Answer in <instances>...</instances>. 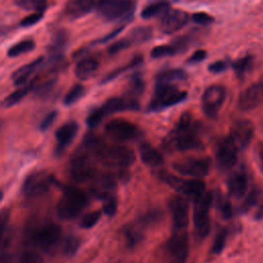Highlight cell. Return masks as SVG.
<instances>
[{
	"instance_id": "9",
	"label": "cell",
	"mask_w": 263,
	"mask_h": 263,
	"mask_svg": "<svg viewBox=\"0 0 263 263\" xmlns=\"http://www.w3.org/2000/svg\"><path fill=\"white\" fill-rule=\"evenodd\" d=\"M90 154L81 145L70 161L71 177L77 182H85L96 176V170L90 161Z\"/></svg>"
},
{
	"instance_id": "34",
	"label": "cell",
	"mask_w": 263,
	"mask_h": 263,
	"mask_svg": "<svg viewBox=\"0 0 263 263\" xmlns=\"http://www.w3.org/2000/svg\"><path fill=\"white\" fill-rule=\"evenodd\" d=\"M14 4L22 9L43 12L47 8V0H13Z\"/></svg>"
},
{
	"instance_id": "28",
	"label": "cell",
	"mask_w": 263,
	"mask_h": 263,
	"mask_svg": "<svg viewBox=\"0 0 263 263\" xmlns=\"http://www.w3.org/2000/svg\"><path fill=\"white\" fill-rule=\"evenodd\" d=\"M99 62L97 59L86 57L81 59L75 66V75L81 80H87L95 75L99 68Z\"/></svg>"
},
{
	"instance_id": "51",
	"label": "cell",
	"mask_w": 263,
	"mask_h": 263,
	"mask_svg": "<svg viewBox=\"0 0 263 263\" xmlns=\"http://www.w3.org/2000/svg\"><path fill=\"white\" fill-rule=\"evenodd\" d=\"M229 64L227 61L225 60H220V61H216L214 63H212L210 66H209V71L212 72V73H215V74H218V73H221V72H224L227 68H228Z\"/></svg>"
},
{
	"instance_id": "55",
	"label": "cell",
	"mask_w": 263,
	"mask_h": 263,
	"mask_svg": "<svg viewBox=\"0 0 263 263\" xmlns=\"http://www.w3.org/2000/svg\"><path fill=\"white\" fill-rule=\"evenodd\" d=\"M255 218H256V220H262L263 219V202L261 203L260 208L258 209V211L255 215Z\"/></svg>"
},
{
	"instance_id": "56",
	"label": "cell",
	"mask_w": 263,
	"mask_h": 263,
	"mask_svg": "<svg viewBox=\"0 0 263 263\" xmlns=\"http://www.w3.org/2000/svg\"><path fill=\"white\" fill-rule=\"evenodd\" d=\"M262 159H263V153H262Z\"/></svg>"
},
{
	"instance_id": "49",
	"label": "cell",
	"mask_w": 263,
	"mask_h": 263,
	"mask_svg": "<svg viewBox=\"0 0 263 263\" xmlns=\"http://www.w3.org/2000/svg\"><path fill=\"white\" fill-rule=\"evenodd\" d=\"M20 263H43L42 257L36 252H25L21 259Z\"/></svg>"
},
{
	"instance_id": "12",
	"label": "cell",
	"mask_w": 263,
	"mask_h": 263,
	"mask_svg": "<svg viewBox=\"0 0 263 263\" xmlns=\"http://www.w3.org/2000/svg\"><path fill=\"white\" fill-rule=\"evenodd\" d=\"M160 178L173 189L186 194V195H194L197 197L201 193L204 192L205 184L203 181L198 179L193 180H184L177 176L171 175L168 173L162 172L160 174Z\"/></svg>"
},
{
	"instance_id": "8",
	"label": "cell",
	"mask_w": 263,
	"mask_h": 263,
	"mask_svg": "<svg viewBox=\"0 0 263 263\" xmlns=\"http://www.w3.org/2000/svg\"><path fill=\"white\" fill-rule=\"evenodd\" d=\"M105 133L110 139L118 143L135 141L141 136V130L135 123L121 118L107 122Z\"/></svg>"
},
{
	"instance_id": "33",
	"label": "cell",
	"mask_w": 263,
	"mask_h": 263,
	"mask_svg": "<svg viewBox=\"0 0 263 263\" xmlns=\"http://www.w3.org/2000/svg\"><path fill=\"white\" fill-rule=\"evenodd\" d=\"M35 48V42L32 39H26L22 40L13 45H11L7 50V55L9 58H15L21 54L30 52Z\"/></svg>"
},
{
	"instance_id": "22",
	"label": "cell",
	"mask_w": 263,
	"mask_h": 263,
	"mask_svg": "<svg viewBox=\"0 0 263 263\" xmlns=\"http://www.w3.org/2000/svg\"><path fill=\"white\" fill-rule=\"evenodd\" d=\"M170 209L173 214L175 229H185L188 226V204L186 200L180 196H175L170 201Z\"/></svg>"
},
{
	"instance_id": "20",
	"label": "cell",
	"mask_w": 263,
	"mask_h": 263,
	"mask_svg": "<svg viewBox=\"0 0 263 263\" xmlns=\"http://www.w3.org/2000/svg\"><path fill=\"white\" fill-rule=\"evenodd\" d=\"M68 34L64 30H57L51 37V40L48 44V62L52 64L60 63L64 57V52L68 45Z\"/></svg>"
},
{
	"instance_id": "43",
	"label": "cell",
	"mask_w": 263,
	"mask_h": 263,
	"mask_svg": "<svg viewBox=\"0 0 263 263\" xmlns=\"http://www.w3.org/2000/svg\"><path fill=\"white\" fill-rule=\"evenodd\" d=\"M54 84H55V79H49V80L39 84L38 86H35V89H34L35 96H37L39 98L48 96L51 92Z\"/></svg>"
},
{
	"instance_id": "24",
	"label": "cell",
	"mask_w": 263,
	"mask_h": 263,
	"mask_svg": "<svg viewBox=\"0 0 263 263\" xmlns=\"http://www.w3.org/2000/svg\"><path fill=\"white\" fill-rule=\"evenodd\" d=\"M43 62H44V58L39 57L36 60L32 61L31 63L16 69L11 75V79L14 85L20 86L25 84L28 81V79L31 77V75H33L42 66Z\"/></svg>"
},
{
	"instance_id": "32",
	"label": "cell",
	"mask_w": 263,
	"mask_h": 263,
	"mask_svg": "<svg viewBox=\"0 0 263 263\" xmlns=\"http://www.w3.org/2000/svg\"><path fill=\"white\" fill-rule=\"evenodd\" d=\"M142 61H143V58H142L141 55L135 57V58L129 62V64H127V65H125V66H122V67H119V68H116V69H114L112 72H110L109 74H107V75L103 78V80L101 81V83H102V84L108 83V82L112 81L113 79H115L117 76H119L121 73H123V72H125V71H127V70H132V69H134V68H137L138 66H140V65L142 64Z\"/></svg>"
},
{
	"instance_id": "44",
	"label": "cell",
	"mask_w": 263,
	"mask_h": 263,
	"mask_svg": "<svg viewBox=\"0 0 263 263\" xmlns=\"http://www.w3.org/2000/svg\"><path fill=\"white\" fill-rule=\"evenodd\" d=\"M130 46H133V43L129 40V38L127 36H125L124 38H121V39L115 41L112 45H110L108 51L110 54H115V53H118L119 51L126 49Z\"/></svg>"
},
{
	"instance_id": "19",
	"label": "cell",
	"mask_w": 263,
	"mask_h": 263,
	"mask_svg": "<svg viewBox=\"0 0 263 263\" xmlns=\"http://www.w3.org/2000/svg\"><path fill=\"white\" fill-rule=\"evenodd\" d=\"M78 123L74 120L67 121L66 123L62 124L55 132V152L58 154L63 153L72 143L74 138L78 133Z\"/></svg>"
},
{
	"instance_id": "36",
	"label": "cell",
	"mask_w": 263,
	"mask_h": 263,
	"mask_svg": "<svg viewBox=\"0 0 263 263\" xmlns=\"http://www.w3.org/2000/svg\"><path fill=\"white\" fill-rule=\"evenodd\" d=\"M253 64V57L248 54L241 57L232 63V68L238 78H242L251 69Z\"/></svg>"
},
{
	"instance_id": "25",
	"label": "cell",
	"mask_w": 263,
	"mask_h": 263,
	"mask_svg": "<svg viewBox=\"0 0 263 263\" xmlns=\"http://www.w3.org/2000/svg\"><path fill=\"white\" fill-rule=\"evenodd\" d=\"M188 40L187 38L183 37L180 38L171 44H163V45H158L154 48H152L150 54L153 59H161V58H166V57H172L178 53L179 51H183L187 47Z\"/></svg>"
},
{
	"instance_id": "31",
	"label": "cell",
	"mask_w": 263,
	"mask_h": 263,
	"mask_svg": "<svg viewBox=\"0 0 263 263\" xmlns=\"http://www.w3.org/2000/svg\"><path fill=\"white\" fill-rule=\"evenodd\" d=\"M33 86H34V81H32L29 84L23 85L22 87L15 89L14 91H12L9 96H7L3 100L2 106L5 107V108H9V107H12V106L18 104L28 95V92L31 89H33Z\"/></svg>"
},
{
	"instance_id": "39",
	"label": "cell",
	"mask_w": 263,
	"mask_h": 263,
	"mask_svg": "<svg viewBox=\"0 0 263 263\" xmlns=\"http://www.w3.org/2000/svg\"><path fill=\"white\" fill-rule=\"evenodd\" d=\"M100 218H101V211L89 212L83 216V218L81 219L80 225H81V227H83L85 229L91 228L98 223Z\"/></svg>"
},
{
	"instance_id": "47",
	"label": "cell",
	"mask_w": 263,
	"mask_h": 263,
	"mask_svg": "<svg viewBox=\"0 0 263 263\" xmlns=\"http://www.w3.org/2000/svg\"><path fill=\"white\" fill-rule=\"evenodd\" d=\"M42 18H43V12H32L31 14L25 16L21 21L20 26L23 28H29L39 23Z\"/></svg>"
},
{
	"instance_id": "15",
	"label": "cell",
	"mask_w": 263,
	"mask_h": 263,
	"mask_svg": "<svg viewBox=\"0 0 263 263\" xmlns=\"http://www.w3.org/2000/svg\"><path fill=\"white\" fill-rule=\"evenodd\" d=\"M239 149L240 148L238 145L230 136L221 139L217 144L216 150V159L218 165L223 170L231 168L236 163Z\"/></svg>"
},
{
	"instance_id": "45",
	"label": "cell",
	"mask_w": 263,
	"mask_h": 263,
	"mask_svg": "<svg viewBox=\"0 0 263 263\" xmlns=\"http://www.w3.org/2000/svg\"><path fill=\"white\" fill-rule=\"evenodd\" d=\"M80 246V240L76 236H69L64 243V253L68 256L74 255Z\"/></svg>"
},
{
	"instance_id": "7",
	"label": "cell",
	"mask_w": 263,
	"mask_h": 263,
	"mask_svg": "<svg viewBox=\"0 0 263 263\" xmlns=\"http://www.w3.org/2000/svg\"><path fill=\"white\" fill-rule=\"evenodd\" d=\"M213 202V195L211 192H203L195 197L193 209V224L194 229L199 238L205 237L211 229L210 223V209Z\"/></svg>"
},
{
	"instance_id": "21",
	"label": "cell",
	"mask_w": 263,
	"mask_h": 263,
	"mask_svg": "<svg viewBox=\"0 0 263 263\" xmlns=\"http://www.w3.org/2000/svg\"><path fill=\"white\" fill-rule=\"evenodd\" d=\"M253 134V123L248 119H238L232 124L229 136L234 140L239 148H243L252 140Z\"/></svg>"
},
{
	"instance_id": "54",
	"label": "cell",
	"mask_w": 263,
	"mask_h": 263,
	"mask_svg": "<svg viewBox=\"0 0 263 263\" xmlns=\"http://www.w3.org/2000/svg\"><path fill=\"white\" fill-rule=\"evenodd\" d=\"M122 29H123V27H119V28H116L115 30H113L112 32H110L108 35H105L104 37H102V38H100V39H98V40H96L92 44H103V43H106V42H108V41H110V40H112L113 38H115L121 31H122Z\"/></svg>"
},
{
	"instance_id": "48",
	"label": "cell",
	"mask_w": 263,
	"mask_h": 263,
	"mask_svg": "<svg viewBox=\"0 0 263 263\" xmlns=\"http://www.w3.org/2000/svg\"><path fill=\"white\" fill-rule=\"evenodd\" d=\"M103 211L106 215H108L110 217L115 215V213L117 211L116 198L113 197V196H110L107 199H105L104 200V205H103Z\"/></svg>"
},
{
	"instance_id": "10",
	"label": "cell",
	"mask_w": 263,
	"mask_h": 263,
	"mask_svg": "<svg viewBox=\"0 0 263 263\" xmlns=\"http://www.w3.org/2000/svg\"><path fill=\"white\" fill-rule=\"evenodd\" d=\"M211 165H212V161L209 157H201V158L190 157V158L176 161L173 164V167L176 172L180 173L181 175L190 176L198 179L209 175Z\"/></svg>"
},
{
	"instance_id": "6",
	"label": "cell",
	"mask_w": 263,
	"mask_h": 263,
	"mask_svg": "<svg viewBox=\"0 0 263 263\" xmlns=\"http://www.w3.org/2000/svg\"><path fill=\"white\" fill-rule=\"evenodd\" d=\"M136 9L135 0H100L97 11L104 20L122 21L133 16Z\"/></svg>"
},
{
	"instance_id": "16",
	"label": "cell",
	"mask_w": 263,
	"mask_h": 263,
	"mask_svg": "<svg viewBox=\"0 0 263 263\" xmlns=\"http://www.w3.org/2000/svg\"><path fill=\"white\" fill-rule=\"evenodd\" d=\"M188 21L189 15L186 11L177 8H171L161 16L159 29L162 33L172 35L184 28L187 25Z\"/></svg>"
},
{
	"instance_id": "26",
	"label": "cell",
	"mask_w": 263,
	"mask_h": 263,
	"mask_svg": "<svg viewBox=\"0 0 263 263\" xmlns=\"http://www.w3.org/2000/svg\"><path fill=\"white\" fill-rule=\"evenodd\" d=\"M228 191L231 196L239 198L245 195L249 186V178L248 175L240 171L236 172L228 180Z\"/></svg>"
},
{
	"instance_id": "42",
	"label": "cell",
	"mask_w": 263,
	"mask_h": 263,
	"mask_svg": "<svg viewBox=\"0 0 263 263\" xmlns=\"http://www.w3.org/2000/svg\"><path fill=\"white\" fill-rule=\"evenodd\" d=\"M226 237H227V232L225 229H222L217 233L215 240L213 242V246H212V252L214 254L218 255L223 251V249L225 247V242H226Z\"/></svg>"
},
{
	"instance_id": "29",
	"label": "cell",
	"mask_w": 263,
	"mask_h": 263,
	"mask_svg": "<svg viewBox=\"0 0 263 263\" xmlns=\"http://www.w3.org/2000/svg\"><path fill=\"white\" fill-rule=\"evenodd\" d=\"M187 78V73L180 69V68H174V69H167L164 71L159 72L156 77V84H172L173 82L177 81H183Z\"/></svg>"
},
{
	"instance_id": "46",
	"label": "cell",
	"mask_w": 263,
	"mask_h": 263,
	"mask_svg": "<svg viewBox=\"0 0 263 263\" xmlns=\"http://www.w3.org/2000/svg\"><path fill=\"white\" fill-rule=\"evenodd\" d=\"M191 20L195 23V24H198V25H201V26H208V25H211L214 23L215 18L213 15L206 13V12H194L192 15H191Z\"/></svg>"
},
{
	"instance_id": "23",
	"label": "cell",
	"mask_w": 263,
	"mask_h": 263,
	"mask_svg": "<svg viewBox=\"0 0 263 263\" xmlns=\"http://www.w3.org/2000/svg\"><path fill=\"white\" fill-rule=\"evenodd\" d=\"M100 0H69L66 7V12L71 18H80L90 12Z\"/></svg>"
},
{
	"instance_id": "40",
	"label": "cell",
	"mask_w": 263,
	"mask_h": 263,
	"mask_svg": "<svg viewBox=\"0 0 263 263\" xmlns=\"http://www.w3.org/2000/svg\"><path fill=\"white\" fill-rule=\"evenodd\" d=\"M124 237H125L127 245L129 247H134L140 241L142 236H141V232H139L138 228H136L134 226H129L124 229Z\"/></svg>"
},
{
	"instance_id": "38",
	"label": "cell",
	"mask_w": 263,
	"mask_h": 263,
	"mask_svg": "<svg viewBox=\"0 0 263 263\" xmlns=\"http://www.w3.org/2000/svg\"><path fill=\"white\" fill-rule=\"evenodd\" d=\"M143 89H144V83H143L141 76L135 75V76H133V79L128 83L127 92L125 96L137 100V97L142 93Z\"/></svg>"
},
{
	"instance_id": "41",
	"label": "cell",
	"mask_w": 263,
	"mask_h": 263,
	"mask_svg": "<svg viewBox=\"0 0 263 263\" xmlns=\"http://www.w3.org/2000/svg\"><path fill=\"white\" fill-rule=\"evenodd\" d=\"M261 195H262V190H261V189H258V188L253 189V190L249 193V195L246 197V199H245V201H243V203H242V205H241V210L246 212V211H248L250 208H252L253 205H255V204L258 202V200H259V198L261 197Z\"/></svg>"
},
{
	"instance_id": "50",
	"label": "cell",
	"mask_w": 263,
	"mask_h": 263,
	"mask_svg": "<svg viewBox=\"0 0 263 263\" xmlns=\"http://www.w3.org/2000/svg\"><path fill=\"white\" fill-rule=\"evenodd\" d=\"M57 115H58V114H57L55 111H51V112L47 113V114L43 117L42 121L40 122V124H39V129L42 130V132L47 130V129L52 125V123L54 122V120H55V118H57Z\"/></svg>"
},
{
	"instance_id": "27",
	"label": "cell",
	"mask_w": 263,
	"mask_h": 263,
	"mask_svg": "<svg viewBox=\"0 0 263 263\" xmlns=\"http://www.w3.org/2000/svg\"><path fill=\"white\" fill-rule=\"evenodd\" d=\"M139 152L142 161L147 165L158 166L163 163V157L161 153L148 142L141 143Z\"/></svg>"
},
{
	"instance_id": "4",
	"label": "cell",
	"mask_w": 263,
	"mask_h": 263,
	"mask_svg": "<svg viewBox=\"0 0 263 263\" xmlns=\"http://www.w3.org/2000/svg\"><path fill=\"white\" fill-rule=\"evenodd\" d=\"M186 98L187 92L173 84H156L148 110L149 112H160L185 101Z\"/></svg>"
},
{
	"instance_id": "3",
	"label": "cell",
	"mask_w": 263,
	"mask_h": 263,
	"mask_svg": "<svg viewBox=\"0 0 263 263\" xmlns=\"http://www.w3.org/2000/svg\"><path fill=\"white\" fill-rule=\"evenodd\" d=\"M139 102L130 97H113L108 99L101 107H98L89 112L86 117V124L89 127H95L101 123L104 117L122 111L139 110Z\"/></svg>"
},
{
	"instance_id": "1",
	"label": "cell",
	"mask_w": 263,
	"mask_h": 263,
	"mask_svg": "<svg viewBox=\"0 0 263 263\" xmlns=\"http://www.w3.org/2000/svg\"><path fill=\"white\" fill-rule=\"evenodd\" d=\"M82 146L91 157L107 166L127 167L136 160L135 152L128 147L119 144H107L93 135H87Z\"/></svg>"
},
{
	"instance_id": "52",
	"label": "cell",
	"mask_w": 263,
	"mask_h": 263,
	"mask_svg": "<svg viewBox=\"0 0 263 263\" xmlns=\"http://www.w3.org/2000/svg\"><path fill=\"white\" fill-rule=\"evenodd\" d=\"M218 205H219V210L221 212V215L225 219L231 218V216H232V208H231V203L227 199H221L219 201Z\"/></svg>"
},
{
	"instance_id": "35",
	"label": "cell",
	"mask_w": 263,
	"mask_h": 263,
	"mask_svg": "<svg viewBox=\"0 0 263 263\" xmlns=\"http://www.w3.org/2000/svg\"><path fill=\"white\" fill-rule=\"evenodd\" d=\"M126 36L132 41L133 45L141 44L148 41L151 38L152 31L149 27H138V28H135L133 31H130Z\"/></svg>"
},
{
	"instance_id": "5",
	"label": "cell",
	"mask_w": 263,
	"mask_h": 263,
	"mask_svg": "<svg viewBox=\"0 0 263 263\" xmlns=\"http://www.w3.org/2000/svg\"><path fill=\"white\" fill-rule=\"evenodd\" d=\"M87 204L86 194L75 187H67L60 198L57 211L62 219L69 220L76 217Z\"/></svg>"
},
{
	"instance_id": "30",
	"label": "cell",
	"mask_w": 263,
	"mask_h": 263,
	"mask_svg": "<svg viewBox=\"0 0 263 263\" xmlns=\"http://www.w3.org/2000/svg\"><path fill=\"white\" fill-rule=\"evenodd\" d=\"M170 9H171V7H170V3L167 1L158 0V1H155V2L150 3L147 6H145L141 12V15L143 18L149 20V18L159 16V15L162 16Z\"/></svg>"
},
{
	"instance_id": "2",
	"label": "cell",
	"mask_w": 263,
	"mask_h": 263,
	"mask_svg": "<svg viewBox=\"0 0 263 263\" xmlns=\"http://www.w3.org/2000/svg\"><path fill=\"white\" fill-rule=\"evenodd\" d=\"M163 147L170 151H189L202 148V143L193 126L190 113L185 112L181 115L175 128L163 140Z\"/></svg>"
},
{
	"instance_id": "13",
	"label": "cell",
	"mask_w": 263,
	"mask_h": 263,
	"mask_svg": "<svg viewBox=\"0 0 263 263\" xmlns=\"http://www.w3.org/2000/svg\"><path fill=\"white\" fill-rule=\"evenodd\" d=\"M52 175L44 172L32 173L24 182L23 191L29 197H35L46 193L54 183Z\"/></svg>"
},
{
	"instance_id": "17",
	"label": "cell",
	"mask_w": 263,
	"mask_h": 263,
	"mask_svg": "<svg viewBox=\"0 0 263 263\" xmlns=\"http://www.w3.org/2000/svg\"><path fill=\"white\" fill-rule=\"evenodd\" d=\"M62 235L61 227L57 224L50 223L38 229L33 236L34 242L42 250L48 252L58 243Z\"/></svg>"
},
{
	"instance_id": "14",
	"label": "cell",
	"mask_w": 263,
	"mask_h": 263,
	"mask_svg": "<svg viewBox=\"0 0 263 263\" xmlns=\"http://www.w3.org/2000/svg\"><path fill=\"white\" fill-rule=\"evenodd\" d=\"M170 263H184L188 256V235L184 229H176L166 243Z\"/></svg>"
},
{
	"instance_id": "18",
	"label": "cell",
	"mask_w": 263,
	"mask_h": 263,
	"mask_svg": "<svg viewBox=\"0 0 263 263\" xmlns=\"http://www.w3.org/2000/svg\"><path fill=\"white\" fill-rule=\"evenodd\" d=\"M263 102V83L256 82L248 86L240 93L237 107L241 111H251L257 108Z\"/></svg>"
},
{
	"instance_id": "11",
	"label": "cell",
	"mask_w": 263,
	"mask_h": 263,
	"mask_svg": "<svg viewBox=\"0 0 263 263\" xmlns=\"http://www.w3.org/2000/svg\"><path fill=\"white\" fill-rule=\"evenodd\" d=\"M226 98V90L222 85H211L209 86L201 98V107L203 113L210 117H217L221 107Z\"/></svg>"
},
{
	"instance_id": "37",
	"label": "cell",
	"mask_w": 263,
	"mask_h": 263,
	"mask_svg": "<svg viewBox=\"0 0 263 263\" xmlns=\"http://www.w3.org/2000/svg\"><path fill=\"white\" fill-rule=\"evenodd\" d=\"M85 95V88L81 84H76L70 88L64 98V105L71 106L77 103Z\"/></svg>"
},
{
	"instance_id": "53",
	"label": "cell",
	"mask_w": 263,
	"mask_h": 263,
	"mask_svg": "<svg viewBox=\"0 0 263 263\" xmlns=\"http://www.w3.org/2000/svg\"><path fill=\"white\" fill-rule=\"evenodd\" d=\"M206 58V50L204 49H197L195 50L187 60L188 64H197L202 62Z\"/></svg>"
}]
</instances>
